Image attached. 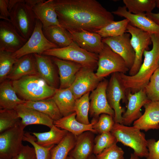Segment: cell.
Listing matches in <instances>:
<instances>
[{
    "instance_id": "obj_31",
    "label": "cell",
    "mask_w": 159,
    "mask_h": 159,
    "mask_svg": "<svg viewBox=\"0 0 159 159\" xmlns=\"http://www.w3.org/2000/svg\"><path fill=\"white\" fill-rule=\"evenodd\" d=\"M77 137L68 132L62 140L51 150V159H66L74 147Z\"/></svg>"
},
{
    "instance_id": "obj_20",
    "label": "cell",
    "mask_w": 159,
    "mask_h": 159,
    "mask_svg": "<svg viewBox=\"0 0 159 159\" xmlns=\"http://www.w3.org/2000/svg\"><path fill=\"white\" fill-rule=\"evenodd\" d=\"M52 59L58 68L60 80L59 88H69L73 82L76 74L83 67L80 64L55 57Z\"/></svg>"
},
{
    "instance_id": "obj_2",
    "label": "cell",
    "mask_w": 159,
    "mask_h": 159,
    "mask_svg": "<svg viewBox=\"0 0 159 159\" xmlns=\"http://www.w3.org/2000/svg\"><path fill=\"white\" fill-rule=\"evenodd\" d=\"M12 82L16 93L25 101L52 97L57 89L49 85L39 75L26 76Z\"/></svg>"
},
{
    "instance_id": "obj_32",
    "label": "cell",
    "mask_w": 159,
    "mask_h": 159,
    "mask_svg": "<svg viewBox=\"0 0 159 159\" xmlns=\"http://www.w3.org/2000/svg\"><path fill=\"white\" fill-rule=\"evenodd\" d=\"M129 23V21L126 19L119 21H113L96 32L102 38L121 36L126 32L127 27Z\"/></svg>"
},
{
    "instance_id": "obj_53",
    "label": "cell",
    "mask_w": 159,
    "mask_h": 159,
    "mask_svg": "<svg viewBox=\"0 0 159 159\" xmlns=\"http://www.w3.org/2000/svg\"><path fill=\"white\" fill-rule=\"evenodd\" d=\"M158 65H159V61H158Z\"/></svg>"
},
{
    "instance_id": "obj_22",
    "label": "cell",
    "mask_w": 159,
    "mask_h": 159,
    "mask_svg": "<svg viewBox=\"0 0 159 159\" xmlns=\"http://www.w3.org/2000/svg\"><path fill=\"white\" fill-rule=\"evenodd\" d=\"M94 134L88 131L77 136L75 146L68 155L75 159H87L93 154Z\"/></svg>"
},
{
    "instance_id": "obj_16",
    "label": "cell",
    "mask_w": 159,
    "mask_h": 159,
    "mask_svg": "<svg viewBox=\"0 0 159 159\" xmlns=\"http://www.w3.org/2000/svg\"><path fill=\"white\" fill-rule=\"evenodd\" d=\"M112 13L125 18L129 21L130 24L135 27L150 34L159 36V25L146 16L145 13L132 14L128 11L125 6H119Z\"/></svg>"
},
{
    "instance_id": "obj_23",
    "label": "cell",
    "mask_w": 159,
    "mask_h": 159,
    "mask_svg": "<svg viewBox=\"0 0 159 159\" xmlns=\"http://www.w3.org/2000/svg\"><path fill=\"white\" fill-rule=\"evenodd\" d=\"M36 19L42 23L43 27L60 25L55 10L53 0H44L32 8Z\"/></svg>"
},
{
    "instance_id": "obj_41",
    "label": "cell",
    "mask_w": 159,
    "mask_h": 159,
    "mask_svg": "<svg viewBox=\"0 0 159 159\" xmlns=\"http://www.w3.org/2000/svg\"><path fill=\"white\" fill-rule=\"evenodd\" d=\"M124 152L117 143L104 149L96 156L97 159H124Z\"/></svg>"
},
{
    "instance_id": "obj_25",
    "label": "cell",
    "mask_w": 159,
    "mask_h": 159,
    "mask_svg": "<svg viewBox=\"0 0 159 159\" xmlns=\"http://www.w3.org/2000/svg\"><path fill=\"white\" fill-rule=\"evenodd\" d=\"M39 75L50 86L57 88V77L52 59L48 56L34 54Z\"/></svg>"
},
{
    "instance_id": "obj_52",
    "label": "cell",
    "mask_w": 159,
    "mask_h": 159,
    "mask_svg": "<svg viewBox=\"0 0 159 159\" xmlns=\"http://www.w3.org/2000/svg\"><path fill=\"white\" fill-rule=\"evenodd\" d=\"M0 159H2L0 158ZM11 159H16V157L13 158H12Z\"/></svg>"
},
{
    "instance_id": "obj_8",
    "label": "cell",
    "mask_w": 159,
    "mask_h": 159,
    "mask_svg": "<svg viewBox=\"0 0 159 159\" xmlns=\"http://www.w3.org/2000/svg\"><path fill=\"white\" fill-rule=\"evenodd\" d=\"M42 28V23L36 19L35 28L32 35L22 47L12 53L13 56L18 59L30 54L42 55L48 50L58 48L46 38L43 32Z\"/></svg>"
},
{
    "instance_id": "obj_42",
    "label": "cell",
    "mask_w": 159,
    "mask_h": 159,
    "mask_svg": "<svg viewBox=\"0 0 159 159\" xmlns=\"http://www.w3.org/2000/svg\"><path fill=\"white\" fill-rule=\"evenodd\" d=\"M147 141L148 153L146 159H159V139L156 141L150 139Z\"/></svg>"
},
{
    "instance_id": "obj_30",
    "label": "cell",
    "mask_w": 159,
    "mask_h": 159,
    "mask_svg": "<svg viewBox=\"0 0 159 159\" xmlns=\"http://www.w3.org/2000/svg\"><path fill=\"white\" fill-rule=\"evenodd\" d=\"M24 105L47 115L54 121L63 117L52 97L37 101H26Z\"/></svg>"
},
{
    "instance_id": "obj_44",
    "label": "cell",
    "mask_w": 159,
    "mask_h": 159,
    "mask_svg": "<svg viewBox=\"0 0 159 159\" xmlns=\"http://www.w3.org/2000/svg\"><path fill=\"white\" fill-rule=\"evenodd\" d=\"M9 0H0V19L10 21V13L9 11Z\"/></svg>"
},
{
    "instance_id": "obj_21",
    "label": "cell",
    "mask_w": 159,
    "mask_h": 159,
    "mask_svg": "<svg viewBox=\"0 0 159 159\" xmlns=\"http://www.w3.org/2000/svg\"><path fill=\"white\" fill-rule=\"evenodd\" d=\"M39 75L34 54L24 56L18 59L7 77L12 81L28 75Z\"/></svg>"
},
{
    "instance_id": "obj_29",
    "label": "cell",
    "mask_w": 159,
    "mask_h": 159,
    "mask_svg": "<svg viewBox=\"0 0 159 159\" xmlns=\"http://www.w3.org/2000/svg\"><path fill=\"white\" fill-rule=\"evenodd\" d=\"M68 132L54 125L49 131L43 132H33L32 133L36 138V143L39 145L49 148L59 144Z\"/></svg>"
},
{
    "instance_id": "obj_37",
    "label": "cell",
    "mask_w": 159,
    "mask_h": 159,
    "mask_svg": "<svg viewBox=\"0 0 159 159\" xmlns=\"http://www.w3.org/2000/svg\"><path fill=\"white\" fill-rule=\"evenodd\" d=\"M117 143L111 132L99 134L94 139L93 154L97 155L104 149Z\"/></svg>"
},
{
    "instance_id": "obj_6",
    "label": "cell",
    "mask_w": 159,
    "mask_h": 159,
    "mask_svg": "<svg viewBox=\"0 0 159 159\" xmlns=\"http://www.w3.org/2000/svg\"><path fill=\"white\" fill-rule=\"evenodd\" d=\"M125 61L106 44L98 54L97 67L95 74L99 78H104L114 73L125 74L129 71Z\"/></svg>"
},
{
    "instance_id": "obj_7",
    "label": "cell",
    "mask_w": 159,
    "mask_h": 159,
    "mask_svg": "<svg viewBox=\"0 0 159 159\" xmlns=\"http://www.w3.org/2000/svg\"><path fill=\"white\" fill-rule=\"evenodd\" d=\"M126 91L122 82L119 73L112 74L108 82L106 90L108 102L115 112L114 118L115 123L122 124V116L125 112L120 104V101L126 103Z\"/></svg>"
},
{
    "instance_id": "obj_10",
    "label": "cell",
    "mask_w": 159,
    "mask_h": 159,
    "mask_svg": "<svg viewBox=\"0 0 159 159\" xmlns=\"http://www.w3.org/2000/svg\"><path fill=\"white\" fill-rule=\"evenodd\" d=\"M24 132L19 125L0 134V158L11 159L20 151Z\"/></svg>"
},
{
    "instance_id": "obj_39",
    "label": "cell",
    "mask_w": 159,
    "mask_h": 159,
    "mask_svg": "<svg viewBox=\"0 0 159 159\" xmlns=\"http://www.w3.org/2000/svg\"><path fill=\"white\" fill-rule=\"evenodd\" d=\"M94 119L93 128L98 134L110 132L115 123L114 117L107 114H101L98 119Z\"/></svg>"
},
{
    "instance_id": "obj_28",
    "label": "cell",
    "mask_w": 159,
    "mask_h": 159,
    "mask_svg": "<svg viewBox=\"0 0 159 159\" xmlns=\"http://www.w3.org/2000/svg\"><path fill=\"white\" fill-rule=\"evenodd\" d=\"M57 105L62 117L74 112L76 99L70 88L57 89L52 97Z\"/></svg>"
},
{
    "instance_id": "obj_50",
    "label": "cell",
    "mask_w": 159,
    "mask_h": 159,
    "mask_svg": "<svg viewBox=\"0 0 159 159\" xmlns=\"http://www.w3.org/2000/svg\"><path fill=\"white\" fill-rule=\"evenodd\" d=\"M156 6L159 9V0H155Z\"/></svg>"
},
{
    "instance_id": "obj_33",
    "label": "cell",
    "mask_w": 159,
    "mask_h": 159,
    "mask_svg": "<svg viewBox=\"0 0 159 159\" xmlns=\"http://www.w3.org/2000/svg\"><path fill=\"white\" fill-rule=\"evenodd\" d=\"M129 12L134 14L152 12L156 7L155 0H123Z\"/></svg>"
},
{
    "instance_id": "obj_35",
    "label": "cell",
    "mask_w": 159,
    "mask_h": 159,
    "mask_svg": "<svg viewBox=\"0 0 159 159\" xmlns=\"http://www.w3.org/2000/svg\"><path fill=\"white\" fill-rule=\"evenodd\" d=\"M21 120L15 109H0V133L19 125Z\"/></svg>"
},
{
    "instance_id": "obj_3",
    "label": "cell",
    "mask_w": 159,
    "mask_h": 159,
    "mask_svg": "<svg viewBox=\"0 0 159 159\" xmlns=\"http://www.w3.org/2000/svg\"><path fill=\"white\" fill-rule=\"evenodd\" d=\"M141 130L134 126L115 123L110 132L117 142L133 149L134 153L140 158H146L148 153L147 141L145 134Z\"/></svg>"
},
{
    "instance_id": "obj_43",
    "label": "cell",
    "mask_w": 159,
    "mask_h": 159,
    "mask_svg": "<svg viewBox=\"0 0 159 159\" xmlns=\"http://www.w3.org/2000/svg\"><path fill=\"white\" fill-rule=\"evenodd\" d=\"M16 159H36L34 148L28 145H23L20 151L16 156Z\"/></svg>"
},
{
    "instance_id": "obj_9",
    "label": "cell",
    "mask_w": 159,
    "mask_h": 159,
    "mask_svg": "<svg viewBox=\"0 0 159 159\" xmlns=\"http://www.w3.org/2000/svg\"><path fill=\"white\" fill-rule=\"evenodd\" d=\"M126 32L131 35L130 42L135 54L134 64L129 71V75L133 76L139 70L142 63L144 51L145 50H148L149 46L152 42L150 34L130 23L127 26Z\"/></svg>"
},
{
    "instance_id": "obj_34",
    "label": "cell",
    "mask_w": 159,
    "mask_h": 159,
    "mask_svg": "<svg viewBox=\"0 0 159 159\" xmlns=\"http://www.w3.org/2000/svg\"><path fill=\"white\" fill-rule=\"evenodd\" d=\"M90 92L84 94L76 100L74 112L76 118L79 122L85 125L90 124L88 119L90 107L89 96Z\"/></svg>"
},
{
    "instance_id": "obj_38",
    "label": "cell",
    "mask_w": 159,
    "mask_h": 159,
    "mask_svg": "<svg viewBox=\"0 0 159 159\" xmlns=\"http://www.w3.org/2000/svg\"><path fill=\"white\" fill-rule=\"evenodd\" d=\"M144 90L150 101H159V67L151 76Z\"/></svg>"
},
{
    "instance_id": "obj_1",
    "label": "cell",
    "mask_w": 159,
    "mask_h": 159,
    "mask_svg": "<svg viewBox=\"0 0 159 159\" xmlns=\"http://www.w3.org/2000/svg\"><path fill=\"white\" fill-rule=\"evenodd\" d=\"M59 24L67 31L96 32L114 21L112 13L96 0H53Z\"/></svg>"
},
{
    "instance_id": "obj_40",
    "label": "cell",
    "mask_w": 159,
    "mask_h": 159,
    "mask_svg": "<svg viewBox=\"0 0 159 159\" xmlns=\"http://www.w3.org/2000/svg\"><path fill=\"white\" fill-rule=\"evenodd\" d=\"M36 137L29 132L24 133L23 141L27 142L32 145L35 150L36 159H51V150L54 146L49 148L43 147L36 143Z\"/></svg>"
},
{
    "instance_id": "obj_15",
    "label": "cell",
    "mask_w": 159,
    "mask_h": 159,
    "mask_svg": "<svg viewBox=\"0 0 159 159\" xmlns=\"http://www.w3.org/2000/svg\"><path fill=\"white\" fill-rule=\"evenodd\" d=\"M130 39V34L126 33L120 36L102 39L104 43L123 58L130 69L133 65L135 58Z\"/></svg>"
},
{
    "instance_id": "obj_26",
    "label": "cell",
    "mask_w": 159,
    "mask_h": 159,
    "mask_svg": "<svg viewBox=\"0 0 159 159\" xmlns=\"http://www.w3.org/2000/svg\"><path fill=\"white\" fill-rule=\"evenodd\" d=\"M12 81L5 80L0 85V108L15 109L20 104H24L26 101L17 96Z\"/></svg>"
},
{
    "instance_id": "obj_46",
    "label": "cell",
    "mask_w": 159,
    "mask_h": 159,
    "mask_svg": "<svg viewBox=\"0 0 159 159\" xmlns=\"http://www.w3.org/2000/svg\"><path fill=\"white\" fill-rule=\"evenodd\" d=\"M44 0H25V3L28 6L32 8L38 3Z\"/></svg>"
},
{
    "instance_id": "obj_51",
    "label": "cell",
    "mask_w": 159,
    "mask_h": 159,
    "mask_svg": "<svg viewBox=\"0 0 159 159\" xmlns=\"http://www.w3.org/2000/svg\"><path fill=\"white\" fill-rule=\"evenodd\" d=\"M66 159H75L71 156L68 155Z\"/></svg>"
},
{
    "instance_id": "obj_24",
    "label": "cell",
    "mask_w": 159,
    "mask_h": 159,
    "mask_svg": "<svg viewBox=\"0 0 159 159\" xmlns=\"http://www.w3.org/2000/svg\"><path fill=\"white\" fill-rule=\"evenodd\" d=\"M76 113L74 112L54 121L53 124L60 128L67 130L76 137L88 131H91L95 134L97 133L93 128V125L95 122L94 119L92 118L90 124L85 125L78 122L76 119Z\"/></svg>"
},
{
    "instance_id": "obj_12",
    "label": "cell",
    "mask_w": 159,
    "mask_h": 159,
    "mask_svg": "<svg viewBox=\"0 0 159 159\" xmlns=\"http://www.w3.org/2000/svg\"><path fill=\"white\" fill-rule=\"evenodd\" d=\"M91 68L82 67L69 87L76 100L95 89L103 79L98 77Z\"/></svg>"
},
{
    "instance_id": "obj_14",
    "label": "cell",
    "mask_w": 159,
    "mask_h": 159,
    "mask_svg": "<svg viewBox=\"0 0 159 159\" xmlns=\"http://www.w3.org/2000/svg\"><path fill=\"white\" fill-rule=\"evenodd\" d=\"M127 110L122 116V124L129 126L142 115L141 112L142 107L150 101L144 89L132 93L129 90H127Z\"/></svg>"
},
{
    "instance_id": "obj_47",
    "label": "cell",
    "mask_w": 159,
    "mask_h": 159,
    "mask_svg": "<svg viewBox=\"0 0 159 159\" xmlns=\"http://www.w3.org/2000/svg\"><path fill=\"white\" fill-rule=\"evenodd\" d=\"M21 0H9L8 9L10 13L14 6Z\"/></svg>"
},
{
    "instance_id": "obj_5",
    "label": "cell",
    "mask_w": 159,
    "mask_h": 159,
    "mask_svg": "<svg viewBox=\"0 0 159 159\" xmlns=\"http://www.w3.org/2000/svg\"><path fill=\"white\" fill-rule=\"evenodd\" d=\"M10 22L20 35L28 40L35 28L36 19L32 8L21 0L10 12Z\"/></svg>"
},
{
    "instance_id": "obj_48",
    "label": "cell",
    "mask_w": 159,
    "mask_h": 159,
    "mask_svg": "<svg viewBox=\"0 0 159 159\" xmlns=\"http://www.w3.org/2000/svg\"><path fill=\"white\" fill-rule=\"evenodd\" d=\"M130 159H140V158L139 157L133 153L131 154Z\"/></svg>"
},
{
    "instance_id": "obj_18",
    "label": "cell",
    "mask_w": 159,
    "mask_h": 159,
    "mask_svg": "<svg viewBox=\"0 0 159 159\" xmlns=\"http://www.w3.org/2000/svg\"><path fill=\"white\" fill-rule=\"evenodd\" d=\"M21 119L19 125L24 130L27 126L31 125H42L51 128L54 121L47 115L24 104H20L15 109Z\"/></svg>"
},
{
    "instance_id": "obj_19",
    "label": "cell",
    "mask_w": 159,
    "mask_h": 159,
    "mask_svg": "<svg viewBox=\"0 0 159 159\" xmlns=\"http://www.w3.org/2000/svg\"><path fill=\"white\" fill-rule=\"evenodd\" d=\"M145 112L133 126L145 132L159 129V101H150L144 106Z\"/></svg>"
},
{
    "instance_id": "obj_49",
    "label": "cell",
    "mask_w": 159,
    "mask_h": 159,
    "mask_svg": "<svg viewBox=\"0 0 159 159\" xmlns=\"http://www.w3.org/2000/svg\"><path fill=\"white\" fill-rule=\"evenodd\" d=\"M87 159H97L95 155L93 154L91 155Z\"/></svg>"
},
{
    "instance_id": "obj_4",
    "label": "cell",
    "mask_w": 159,
    "mask_h": 159,
    "mask_svg": "<svg viewBox=\"0 0 159 159\" xmlns=\"http://www.w3.org/2000/svg\"><path fill=\"white\" fill-rule=\"evenodd\" d=\"M42 54L74 62L94 70L97 67L98 54L82 49L74 42L67 47L48 50Z\"/></svg>"
},
{
    "instance_id": "obj_45",
    "label": "cell",
    "mask_w": 159,
    "mask_h": 159,
    "mask_svg": "<svg viewBox=\"0 0 159 159\" xmlns=\"http://www.w3.org/2000/svg\"><path fill=\"white\" fill-rule=\"evenodd\" d=\"M146 15L159 25V12L157 13L150 12L145 13Z\"/></svg>"
},
{
    "instance_id": "obj_17",
    "label": "cell",
    "mask_w": 159,
    "mask_h": 159,
    "mask_svg": "<svg viewBox=\"0 0 159 159\" xmlns=\"http://www.w3.org/2000/svg\"><path fill=\"white\" fill-rule=\"evenodd\" d=\"M74 42L82 49L91 53L98 54L103 49L104 43L97 33L82 30L68 31Z\"/></svg>"
},
{
    "instance_id": "obj_27",
    "label": "cell",
    "mask_w": 159,
    "mask_h": 159,
    "mask_svg": "<svg viewBox=\"0 0 159 159\" xmlns=\"http://www.w3.org/2000/svg\"><path fill=\"white\" fill-rule=\"evenodd\" d=\"M42 30L46 38L58 48L67 47L74 42L69 32L61 26L43 27Z\"/></svg>"
},
{
    "instance_id": "obj_11",
    "label": "cell",
    "mask_w": 159,
    "mask_h": 159,
    "mask_svg": "<svg viewBox=\"0 0 159 159\" xmlns=\"http://www.w3.org/2000/svg\"><path fill=\"white\" fill-rule=\"evenodd\" d=\"M108 82L104 79L90 95L89 114L93 118L98 119L102 114L110 115L114 118V111L109 105L107 97L106 90Z\"/></svg>"
},
{
    "instance_id": "obj_36",
    "label": "cell",
    "mask_w": 159,
    "mask_h": 159,
    "mask_svg": "<svg viewBox=\"0 0 159 159\" xmlns=\"http://www.w3.org/2000/svg\"><path fill=\"white\" fill-rule=\"evenodd\" d=\"M12 53L0 51V82H3L11 72L18 59L14 57Z\"/></svg>"
},
{
    "instance_id": "obj_13",
    "label": "cell",
    "mask_w": 159,
    "mask_h": 159,
    "mask_svg": "<svg viewBox=\"0 0 159 159\" xmlns=\"http://www.w3.org/2000/svg\"><path fill=\"white\" fill-rule=\"evenodd\" d=\"M27 40L23 38L10 21H0V51L14 53L20 49Z\"/></svg>"
}]
</instances>
